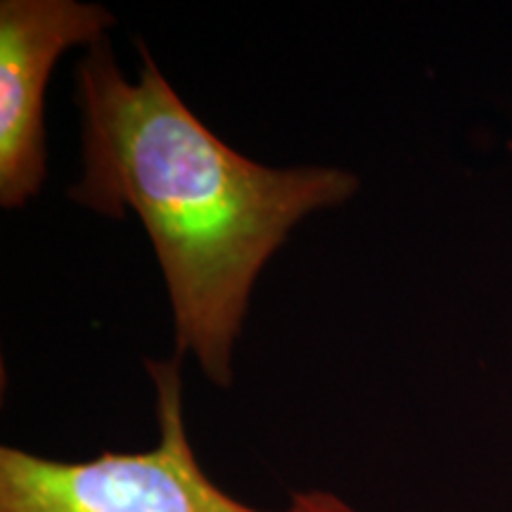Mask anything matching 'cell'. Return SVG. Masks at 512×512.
I'll use <instances>...</instances> for the list:
<instances>
[{
  "label": "cell",
  "mask_w": 512,
  "mask_h": 512,
  "mask_svg": "<svg viewBox=\"0 0 512 512\" xmlns=\"http://www.w3.org/2000/svg\"><path fill=\"white\" fill-rule=\"evenodd\" d=\"M140 60L136 81L102 41L79 62L83 174L69 197L110 219L136 211L169 290L176 358L190 351L211 382L228 387L261 268L306 214L354 197L358 178L240 155L188 110L143 43Z\"/></svg>",
  "instance_id": "cell-1"
},
{
  "label": "cell",
  "mask_w": 512,
  "mask_h": 512,
  "mask_svg": "<svg viewBox=\"0 0 512 512\" xmlns=\"http://www.w3.org/2000/svg\"><path fill=\"white\" fill-rule=\"evenodd\" d=\"M181 358L147 361L157 389L159 441L67 463L0 448V512H268L235 501L197 463L185 430ZM283 512H297L287 508Z\"/></svg>",
  "instance_id": "cell-2"
},
{
  "label": "cell",
  "mask_w": 512,
  "mask_h": 512,
  "mask_svg": "<svg viewBox=\"0 0 512 512\" xmlns=\"http://www.w3.org/2000/svg\"><path fill=\"white\" fill-rule=\"evenodd\" d=\"M114 24L102 5L76 0L0 3V204L22 207L48 174L46 88L57 60L95 46Z\"/></svg>",
  "instance_id": "cell-3"
},
{
  "label": "cell",
  "mask_w": 512,
  "mask_h": 512,
  "mask_svg": "<svg viewBox=\"0 0 512 512\" xmlns=\"http://www.w3.org/2000/svg\"><path fill=\"white\" fill-rule=\"evenodd\" d=\"M292 508L297 512H361L330 491H297L292 494Z\"/></svg>",
  "instance_id": "cell-4"
}]
</instances>
